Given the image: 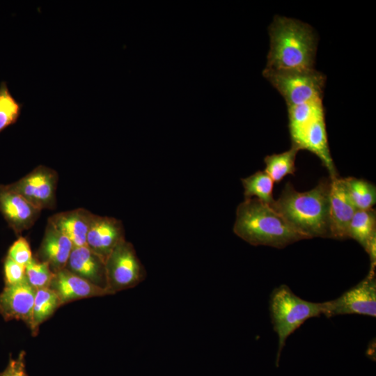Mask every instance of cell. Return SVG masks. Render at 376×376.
Wrapping results in <instances>:
<instances>
[{"label": "cell", "mask_w": 376, "mask_h": 376, "mask_svg": "<svg viewBox=\"0 0 376 376\" xmlns=\"http://www.w3.org/2000/svg\"><path fill=\"white\" fill-rule=\"evenodd\" d=\"M54 276L49 264L38 258H33L26 265V279L36 290L49 287Z\"/></svg>", "instance_id": "cell-25"}, {"label": "cell", "mask_w": 376, "mask_h": 376, "mask_svg": "<svg viewBox=\"0 0 376 376\" xmlns=\"http://www.w3.org/2000/svg\"><path fill=\"white\" fill-rule=\"evenodd\" d=\"M330 178L329 221L331 238H347L350 222L356 212L343 179L337 176Z\"/></svg>", "instance_id": "cell-12"}, {"label": "cell", "mask_w": 376, "mask_h": 376, "mask_svg": "<svg viewBox=\"0 0 376 376\" xmlns=\"http://www.w3.org/2000/svg\"><path fill=\"white\" fill-rule=\"evenodd\" d=\"M65 268L94 284L106 287L105 264L87 246L73 247Z\"/></svg>", "instance_id": "cell-17"}, {"label": "cell", "mask_w": 376, "mask_h": 376, "mask_svg": "<svg viewBox=\"0 0 376 376\" xmlns=\"http://www.w3.org/2000/svg\"><path fill=\"white\" fill-rule=\"evenodd\" d=\"M299 150L292 146L290 149L279 154L265 157V172L274 182H280L287 175H292L296 171L295 159Z\"/></svg>", "instance_id": "cell-22"}, {"label": "cell", "mask_w": 376, "mask_h": 376, "mask_svg": "<svg viewBox=\"0 0 376 376\" xmlns=\"http://www.w3.org/2000/svg\"><path fill=\"white\" fill-rule=\"evenodd\" d=\"M0 212L8 226L19 235L34 225L41 210L6 185H1Z\"/></svg>", "instance_id": "cell-10"}, {"label": "cell", "mask_w": 376, "mask_h": 376, "mask_svg": "<svg viewBox=\"0 0 376 376\" xmlns=\"http://www.w3.org/2000/svg\"><path fill=\"white\" fill-rule=\"evenodd\" d=\"M244 199L255 197L260 201L271 205L273 198L274 181L265 171H257L253 175L242 179Z\"/></svg>", "instance_id": "cell-23"}, {"label": "cell", "mask_w": 376, "mask_h": 376, "mask_svg": "<svg viewBox=\"0 0 376 376\" xmlns=\"http://www.w3.org/2000/svg\"><path fill=\"white\" fill-rule=\"evenodd\" d=\"M58 175L56 171L39 165L19 180L6 186L40 210L56 207Z\"/></svg>", "instance_id": "cell-7"}, {"label": "cell", "mask_w": 376, "mask_h": 376, "mask_svg": "<svg viewBox=\"0 0 376 376\" xmlns=\"http://www.w3.org/2000/svg\"><path fill=\"white\" fill-rule=\"evenodd\" d=\"M324 117L322 112L306 126L297 148L308 150L317 155L327 169L329 178H333L338 175L329 151Z\"/></svg>", "instance_id": "cell-14"}, {"label": "cell", "mask_w": 376, "mask_h": 376, "mask_svg": "<svg viewBox=\"0 0 376 376\" xmlns=\"http://www.w3.org/2000/svg\"><path fill=\"white\" fill-rule=\"evenodd\" d=\"M263 75L282 95L287 107L323 99L326 76L315 68L306 70L264 69Z\"/></svg>", "instance_id": "cell-5"}, {"label": "cell", "mask_w": 376, "mask_h": 376, "mask_svg": "<svg viewBox=\"0 0 376 376\" xmlns=\"http://www.w3.org/2000/svg\"><path fill=\"white\" fill-rule=\"evenodd\" d=\"M7 257L26 267L33 258L27 240L25 237H19L10 246Z\"/></svg>", "instance_id": "cell-26"}, {"label": "cell", "mask_w": 376, "mask_h": 376, "mask_svg": "<svg viewBox=\"0 0 376 376\" xmlns=\"http://www.w3.org/2000/svg\"><path fill=\"white\" fill-rule=\"evenodd\" d=\"M357 210L372 209L376 202V188L371 182L353 177L342 178Z\"/></svg>", "instance_id": "cell-21"}, {"label": "cell", "mask_w": 376, "mask_h": 376, "mask_svg": "<svg viewBox=\"0 0 376 376\" xmlns=\"http://www.w3.org/2000/svg\"><path fill=\"white\" fill-rule=\"evenodd\" d=\"M23 104L11 94L6 81L0 84V133L15 124L20 116Z\"/></svg>", "instance_id": "cell-24"}, {"label": "cell", "mask_w": 376, "mask_h": 376, "mask_svg": "<svg viewBox=\"0 0 376 376\" xmlns=\"http://www.w3.org/2000/svg\"><path fill=\"white\" fill-rule=\"evenodd\" d=\"M61 306L57 294L49 287L36 290L29 324L33 334H37L40 324L49 318Z\"/></svg>", "instance_id": "cell-20"}, {"label": "cell", "mask_w": 376, "mask_h": 376, "mask_svg": "<svg viewBox=\"0 0 376 376\" xmlns=\"http://www.w3.org/2000/svg\"><path fill=\"white\" fill-rule=\"evenodd\" d=\"M268 31L270 48L265 69L306 70L314 68L318 37L309 24L276 15Z\"/></svg>", "instance_id": "cell-2"}, {"label": "cell", "mask_w": 376, "mask_h": 376, "mask_svg": "<svg viewBox=\"0 0 376 376\" xmlns=\"http://www.w3.org/2000/svg\"><path fill=\"white\" fill-rule=\"evenodd\" d=\"M3 274L6 285L19 283L26 279V267L6 256L3 262Z\"/></svg>", "instance_id": "cell-27"}, {"label": "cell", "mask_w": 376, "mask_h": 376, "mask_svg": "<svg viewBox=\"0 0 376 376\" xmlns=\"http://www.w3.org/2000/svg\"><path fill=\"white\" fill-rule=\"evenodd\" d=\"M124 240L125 232L120 220L93 214L86 246L104 263L113 249Z\"/></svg>", "instance_id": "cell-9"}, {"label": "cell", "mask_w": 376, "mask_h": 376, "mask_svg": "<svg viewBox=\"0 0 376 376\" xmlns=\"http://www.w3.org/2000/svg\"><path fill=\"white\" fill-rule=\"evenodd\" d=\"M36 292V289L27 279L17 284L6 285L0 293V314L6 321L21 320L29 325Z\"/></svg>", "instance_id": "cell-11"}, {"label": "cell", "mask_w": 376, "mask_h": 376, "mask_svg": "<svg viewBox=\"0 0 376 376\" xmlns=\"http://www.w3.org/2000/svg\"><path fill=\"white\" fill-rule=\"evenodd\" d=\"M104 264L106 287L113 294L135 287L146 277L133 245L125 240L113 249Z\"/></svg>", "instance_id": "cell-6"}, {"label": "cell", "mask_w": 376, "mask_h": 376, "mask_svg": "<svg viewBox=\"0 0 376 376\" xmlns=\"http://www.w3.org/2000/svg\"><path fill=\"white\" fill-rule=\"evenodd\" d=\"M49 288L57 294L61 305L86 297L113 295L107 288L94 284L66 268L54 273Z\"/></svg>", "instance_id": "cell-13"}, {"label": "cell", "mask_w": 376, "mask_h": 376, "mask_svg": "<svg viewBox=\"0 0 376 376\" xmlns=\"http://www.w3.org/2000/svg\"><path fill=\"white\" fill-rule=\"evenodd\" d=\"M330 178H324L313 189L297 191L288 182L270 206L306 239L330 237Z\"/></svg>", "instance_id": "cell-1"}, {"label": "cell", "mask_w": 376, "mask_h": 376, "mask_svg": "<svg viewBox=\"0 0 376 376\" xmlns=\"http://www.w3.org/2000/svg\"><path fill=\"white\" fill-rule=\"evenodd\" d=\"M375 235V209L356 210L349 224L347 238L354 239L366 250L370 239Z\"/></svg>", "instance_id": "cell-19"}, {"label": "cell", "mask_w": 376, "mask_h": 376, "mask_svg": "<svg viewBox=\"0 0 376 376\" xmlns=\"http://www.w3.org/2000/svg\"><path fill=\"white\" fill-rule=\"evenodd\" d=\"M322 112H324L322 100L288 107V126L292 146L297 148L306 126L315 116Z\"/></svg>", "instance_id": "cell-18"}, {"label": "cell", "mask_w": 376, "mask_h": 376, "mask_svg": "<svg viewBox=\"0 0 376 376\" xmlns=\"http://www.w3.org/2000/svg\"><path fill=\"white\" fill-rule=\"evenodd\" d=\"M74 246L52 224L47 221L39 249L40 260L49 264L55 273L66 267Z\"/></svg>", "instance_id": "cell-15"}, {"label": "cell", "mask_w": 376, "mask_h": 376, "mask_svg": "<svg viewBox=\"0 0 376 376\" xmlns=\"http://www.w3.org/2000/svg\"><path fill=\"white\" fill-rule=\"evenodd\" d=\"M324 315L331 318L339 315L358 314L376 316L375 273L368 274L355 286L338 298L325 301Z\"/></svg>", "instance_id": "cell-8"}, {"label": "cell", "mask_w": 376, "mask_h": 376, "mask_svg": "<svg viewBox=\"0 0 376 376\" xmlns=\"http://www.w3.org/2000/svg\"><path fill=\"white\" fill-rule=\"evenodd\" d=\"M324 302L315 303L296 295L286 285H281L271 293L269 311L273 329L278 336L276 366L288 337L307 320L324 315Z\"/></svg>", "instance_id": "cell-4"}, {"label": "cell", "mask_w": 376, "mask_h": 376, "mask_svg": "<svg viewBox=\"0 0 376 376\" xmlns=\"http://www.w3.org/2000/svg\"><path fill=\"white\" fill-rule=\"evenodd\" d=\"M93 213L77 208L56 213L48 221L64 234L74 246H86V237Z\"/></svg>", "instance_id": "cell-16"}, {"label": "cell", "mask_w": 376, "mask_h": 376, "mask_svg": "<svg viewBox=\"0 0 376 376\" xmlns=\"http://www.w3.org/2000/svg\"><path fill=\"white\" fill-rule=\"evenodd\" d=\"M233 232L251 245L277 249L306 239L269 205L256 198L244 199L237 206Z\"/></svg>", "instance_id": "cell-3"}, {"label": "cell", "mask_w": 376, "mask_h": 376, "mask_svg": "<svg viewBox=\"0 0 376 376\" xmlns=\"http://www.w3.org/2000/svg\"><path fill=\"white\" fill-rule=\"evenodd\" d=\"M0 376H27L26 372L25 352H21L17 358H10L6 368Z\"/></svg>", "instance_id": "cell-28"}]
</instances>
